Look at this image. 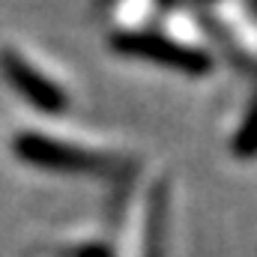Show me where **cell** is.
<instances>
[{
	"instance_id": "6da1fadb",
	"label": "cell",
	"mask_w": 257,
	"mask_h": 257,
	"mask_svg": "<svg viewBox=\"0 0 257 257\" xmlns=\"http://www.w3.org/2000/svg\"><path fill=\"white\" fill-rule=\"evenodd\" d=\"M9 150L18 162L60 177H117L123 174V162L96 150H84L78 144H69L60 138H51L45 132H15L9 141Z\"/></svg>"
},
{
	"instance_id": "7a4b0ae2",
	"label": "cell",
	"mask_w": 257,
	"mask_h": 257,
	"mask_svg": "<svg viewBox=\"0 0 257 257\" xmlns=\"http://www.w3.org/2000/svg\"><path fill=\"white\" fill-rule=\"evenodd\" d=\"M108 45L120 57L165 66V69H174L186 78H206L212 72L209 51L189 45V42H180V39H171V36L156 33V30H117V33H111Z\"/></svg>"
},
{
	"instance_id": "3957f363",
	"label": "cell",
	"mask_w": 257,
	"mask_h": 257,
	"mask_svg": "<svg viewBox=\"0 0 257 257\" xmlns=\"http://www.w3.org/2000/svg\"><path fill=\"white\" fill-rule=\"evenodd\" d=\"M0 75L33 111H39L45 117H60L69 111V93L54 78L39 72L18 48L0 51Z\"/></svg>"
},
{
	"instance_id": "277c9868",
	"label": "cell",
	"mask_w": 257,
	"mask_h": 257,
	"mask_svg": "<svg viewBox=\"0 0 257 257\" xmlns=\"http://www.w3.org/2000/svg\"><path fill=\"white\" fill-rule=\"evenodd\" d=\"M147 257H165V189H156L147 221Z\"/></svg>"
},
{
	"instance_id": "5b68a950",
	"label": "cell",
	"mask_w": 257,
	"mask_h": 257,
	"mask_svg": "<svg viewBox=\"0 0 257 257\" xmlns=\"http://www.w3.org/2000/svg\"><path fill=\"white\" fill-rule=\"evenodd\" d=\"M251 111L242 117V123H239V132L230 138V153H236L239 159H251V153H254V144H251Z\"/></svg>"
},
{
	"instance_id": "8992f818",
	"label": "cell",
	"mask_w": 257,
	"mask_h": 257,
	"mask_svg": "<svg viewBox=\"0 0 257 257\" xmlns=\"http://www.w3.org/2000/svg\"><path fill=\"white\" fill-rule=\"evenodd\" d=\"M66 257H114V254H111V248L105 242H84V245L66 251Z\"/></svg>"
},
{
	"instance_id": "52a82bcc",
	"label": "cell",
	"mask_w": 257,
	"mask_h": 257,
	"mask_svg": "<svg viewBox=\"0 0 257 257\" xmlns=\"http://www.w3.org/2000/svg\"><path fill=\"white\" fill-rule=\"evenodd\" d=\"M194 3H212V0H194Z\"/></svg>"
}]
</instances>
